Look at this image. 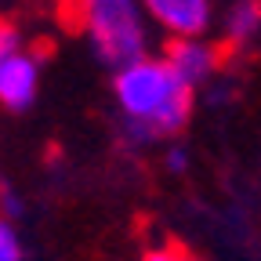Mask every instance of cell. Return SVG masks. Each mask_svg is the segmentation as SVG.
Masks as SVG:
<instances>
[{
  "label": "cell",
  "instance_id": "obj_1",
  "mask_svg": "<svg viewBox=\"0 0 261 261\" xmlns=\"http://www.w3.org/2000/svg\"><path fill=\"white\" fill-rule=\"evenodd\" d=\"M116 102L127 116L130 142H152L185 127L192 109V87L178 80L167 58H142L116 69Z\"/></svg>",
  "mask_w": 261,
  "mask_h": 261
},
{
  "label": "cell",
  "instance_id": "obj_2",
  "mask_svg": "<svg viewBox=\"0 0 261 261\" xmlns=\"http://www.w3.org/2000/svg\"><path fill=\"white\" fill-rule=\"evenodd\" d=\"M76 25L87 33L94 55L113 69L142 62L149 51V33L138 0H73Z\"/></svg>",
  "mask_w": 261,
  "mask_h": 261
},
{
  "label": "cell",
  "instance_id": "obj_3",
  "mask_svg": "<svg viewBox=\"0 0 261 261\" xmlns=\"http://www.w3.org/2000/svg\"><path fill=\"white\" fill-rule=\"evenodd\" d=\"M138 4L174 37H200L211 25V0H138Z\"/></svg>",
  "mask_w": 261,
  "mask_h": 261
},
{
  "label": "cell",
  "instance_id": "obj_4",
  "mask_svg": "<svg viewBox=\"0 0 261 261\" xmlns=\"http://www.w3.org/2000/svg\"><path fill=\"white\" fill-rule=\"evenodd\" d=\"M37 84H40V65L29 51H15L8 58H0V102L8 109H25L37 98Z\"/></svg>",
  "mask_w": 261,
  "mask_h": 261
},
{
  "label": "cell",
  "instance_id": "obj_5",
  "mask_svg": "<svg viewBox=\"0 0 261 261\" xmlns=\"http://www.w3.org/2000/svg\"><path fill=\"white\" fill-rule=\"evenodd\" d=\"M167 65L178 73L181 84L196 87V84H207L218 69V51L211 44H203L200 37H181L171 44L167 51Z\"/></svg>",
  "mask_w": 261,
  "mask_h": 261
},
{
  "label": "cell",
  "instance_id": "obj_6",
  "mask_svg": "<svg viewBox=\"0 0 261 261\" xmlns=\"http://www.w3.org/2000/svg\"><path fill=\"white\" fill-rule=\"evenodd\" d=\"M261 29V0H240V4L228 11V22H225V33H228V40H250L254 33Z\"/></svg>",
  "mask_w": 261,
  "mask_h": 261
},
{
  "label": "cell",
  "instance_id": "obj_7",
  "mask_svg": "<svg viewBox=\"0 0 261 261\" xmlns=\"http://www.w3.org/2000/svg\"><path fill=\"white\" fill-rule=\"evenodd\" d=\"M0 261H22V243L8 218H0Z\"/></svg>",
  "mask_w": 261,
  "mask_h": 261
},
{
  "label": "cell",
  "instance_id": "obj_8",
  "mask_svg": "<svg viewBox=\"0 0 261 261\" xmlns=\"http://www.w3.org/2000/svg\"><path fill=\"white\" fill-rule=\"evenodd\" d=\"M145 261H203V257H196V254H192V250H185V247L167 243V247L149 250V254H145Z\"/></svg>",
  "mask_w": 261,
  "mask_h": 261
},
{
  "label": "cell",
  "instance_id": "obj_9",
  "mask_svg": "<svg viewBox=\"0 0 261 261\" xmlns=\"http://www.w3.org/2000/svg\"><path fill=\"white\" fill-rule=\"evenodd\" d=\"M167 167H171V171H185V167H189V152H185V149H171V152H167Z\"/></svg>",
  "mask_w": 261,
  "mask_h": 261
},
{
  "label": "cell",
  "instance_id": "obj_10",
  "mask_svg": "<svg viewBox=\"0 0 261 261\" xmlns=\"http://www.w3.org/2000/svg\"><path fill=\"white\" fill-rule=\"evenodd\" d=\"M4 211H8V214H18V200H15L11 192H4Z\"/></svg>",
  "mask_w": 261,
  "mask_h": 261
}]
</instances>
